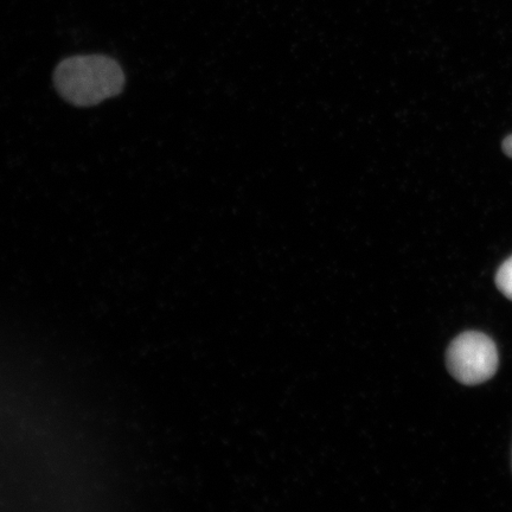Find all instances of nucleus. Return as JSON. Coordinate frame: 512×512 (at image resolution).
Instances as JSON below:
<instances>
[{
  "mask_svg": "<svg viewBox=\"0 0 512 512\" xmlns=\"http://www.w3.org/2000/svg\"><path fill=\"white\" fill-rule=\"evenodd\" d=\"M54 83L64 100L88 107L117 96L125 86L120 64L110 56L79 55L56 67Z\"/></svg>",
  "mask_w": 512,
  "mask_h": 512,
  "instance_id": "f257e3e1",
  "label": "nucleus"
},
{
  "mask_svg": "<svg viewBox=\"0 0 512 512\" xmlns=\"http://www.w3.org/2000/svg\"><path fill=\"white\" fill-rule=\"evenodd\" d=\"M498 363L495 342L482 332H464L454 339L447 350L448 371L465 386H477L489 381L496 374Z\"/></svg>",
  "mask_w": 512,
  "mask_h": 512,
  "instance_id": "f03ea898",
  "label": "nucleus"
},
{
  "mask_svg": "<svg viewBox=\"0 0 512 512\" xmlns=\"http://www.w3.org/2000/svg\"><path fill=\"white\" fill-rule=\"evenodd\" d=\"M496 285L503 296L512 302V256L499 267L496 274Z\"/></svg>",
  "mask_w": 512,
  "mask_h": 512,
  "instance_id": "7ed1b4c3",
  "label": "nucleus"
},
{
  "mask_svg": "<svg viewBox=\"0 0 512 512\" xmlns=\"http://www.w3.org/2000/svg\"><path fill=\"white\" fill-rule=\"evenodd\" d=\"M503 151H504L505 155L512 158V134H511V136L504 139Z\"/></svg>",
  "mask_w": 512,
  "mask_h": 512,
  "instance_id": "20e7f679",
  "label": "nucleus"
}]
</instances>
